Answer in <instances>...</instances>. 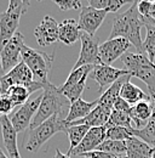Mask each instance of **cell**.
I'll use <instances>...</instances> for the list:
<instances>
[{"mask_svg":"<svg viewBox=\"0 0 155 158\" xmlns=\"http://www.w3.org/2000/svg\"><path fill=\"white\" fill-rule=\"evenodd\" d=\"M107 12L103 10H96L91 6H85L81 9L78 24L79 28L84 31V33H87L89 35H92L97 32V29L101 27L103 21L105 19Z\"/></svg>","mask_w":155,"mask_h":158,"instance_id":"4fadbf2b","label":"cell"},{"mask_svg":"<svg viewBox=\"0 0 155 158\" xmlns=\"http://www.w3.org/2000/svg\"><path fill=\"white\" fill-rule=\"evenodd\" d=\"M132 106L130 103H127L125 100H122L120 96L116 99V101L113 105V110L114 111H119V112H125V113H130L131 112Z\"/></svg>","mask_w":155,"mask_h":158,"instance_id":"e575fe53","label":"cell"},{"mask_svg":"<svg viewBox=\"0 0 155 158\" xmlns=\"http://www.w3.org/2000/svg\"><path fill=\"white\" fill-rule=\"evenodd\" d=\"M21 57L22 61L27 64V67L32 71L35 81L41 84L49 83V73L52 67L54 55H49L46 52L38 51L33 48L23 45Z\"/></svg>","mask_w":155,"mask_h":158,"instance_id":"8992f818","label":"cell"},{"mask_svg":"<svg viewBox=\"0 0 155 158\" xmlns=\"http://www.w3.org/2000/svg\"><path fill=\"white\" fill-rule=\"evenodd\" d=\"M54 158H70V157H69L67 153H62L58 148H56V153H55Z\"/></svg>","mask_w":155,"mask_h":158,"instance_id":"ab89813d","label":"cell"},{"mask_svg":"<svg viewBox=\"0 0 155 158\" xmlns=\"http://www.w3.org/2000/svg\"><path fill=\"white\" fill-rule=\"evenodd\" d=\"M147 29V35L145 39H143V54L147 55V57L149 59L150 62L154 63L155 60V26L153 24H145L144 26Z\"/></svg>","mask_w":155,"mask_h":158,"instance_id":"83f0119b","label":"cell"},{"mask_svg":"<svg viewBox=\"0 0 155 158\" xmlns=\"http://www.w3.org/2000/svg\"><path fill=\"white\" fill-rule=\"evenodd\" d=\"M95 151H102V152H108L115 156H122V155H126V142L105 139Z\"/></svg>","mask_w":155,"mask_h":158,"instance_id":"f546056e","label":"cell"},{"mask_svg":"<svg viewBox=\"0 0 155 158\" xmlns=\"http://www.w3.org/2000/svg\"><path fill=\"white\" fill-rule=\"evenodd\" d=\"M80 41H81V50L78 59L77 63L74 64L73 69H77L82 66H97L101 64L99 60V44L98 39L92 35H89L87 33L80 34Z\"/></svg>","mask_w":155,"mask_h":158,"instance_id":"30bf717a","label":"cell"},{"mask_svg":"<svg viewBox=\"0 0 155 158\" xmlns=\"http://www.w3.org/2000/svg\"><path fill=\"white\" fill-rule=\"evenodd\" d=\"M14 107V103L6 94H0V117H9Z\"/></svg>","mask_w":155,"mask_h":158,"instance_id":"1f68e13d","label":"cell"},{"mask_svg":"<svg viewBox=\"0 0 155 158\" xmlns=\"http://www.w3.org/2000/svg\"><path fill=\"white\" fill-rule=\"evenodd\" d=\"M29 6L30 2L27 0H10L7 10L0 14V50L16 34L19 19Z\"/></svg>","mask_w":155,"mask_h":158,"instance_id":"277c9868","label":"cell"},{"mask_svg":"<svg viewBox=\"0 0 155 158\" xmlns=\"http://www.w3.org/2000/svg\"><path fill=\"white\" fill-rule=\"evenodd\" d=\"M112 108L98 105L85 117V118L80 119V120H75L73 123L67 124V127H72V125H87L90 128H95V127H104L110 117L112 113Z\"/></svg>","mask_w":155,"mask_h":158,"instance_id":"ac0fdd59","label":"cell"},{"mask_svg":"<svg viewBox=\"0 0 155 158\" xmlns=\"http://www.w3.org/2000/svg\"><path fill=\"white\" fill-rule=\"evenodd\" d=\"M126 2H129V0H110L109 1V6L105 10V12H116L117 10H120Z\"/></svg>","mask_w":155,"mask_h":158,"instance_id":"d590c367","label":"cell"},{"mask_svg":"<svg viewBox=\"0 0 155 158\" xmlns=\"http://www.w3.org/2000/svg\"><path fill=\"white\" fill-rule=\"evenodd\" d=\"M148 24H149V23H148ZM152 24H153V26H155V22H153V23H152Z\"/></svg>","mask_w":155,"mask_h":158,"instance_id":"ee69618b","label":"cell"},{"mask_svg":"<svg viewBox=\"0 0 155 158\" xmlns=\"http://www.w3.org/2000/svg\"><path fill=\"white\" fill-rule=\"evenodd\" d=\"M35 39L40 46H49L58 40V23L54 17L46 15L34 29Z\"/></svg>","mask_w":155,"mask_h":158,"instance_id":"2e32d148","label":"cell"},{"mask_svg":"<svg viewBox=\"0 0 155 158\" xmlns=\"http://www.w3.org/2000/svg\"><path fill=\"white\" fill-rule=\"evenodd\" d=\"M130 41L124 38L108 39L99 45V60L101 64L110 66L116 59H120L130 49Z\"/></svg>","mask_w":155,"mask_h":158,"instance_id":"7c38bea8","label":"cell"},{"mask_svg":"<svg viewBox=\"0 0 155 158\" xmlns=\"http://www.w3.org/2000/svg\"><path fill=\"white\" fill-rule=\"evenodd\" d=\"M107 128L104 127H95V128H90V130L87 131V134L85 135V138L82 139V141L79 143V146L75 147L70 156H81L89 152L95 151L97 147L107 139Z\"/></svg>","mask_w":155,"mask_h":158,"instance_id":"9a60e30c","label":"cell"},{"mask_svg":"<svg viewBox=\"0 0 155 158\" xmlns=\"http://www.w3.org/2000/svg\"><path fill=\"white\" fill-rule=\"evenodd\" d=\"M85 158H87V157H85Z\"/></svg>","mask_w":155,"mask_h":158,"instance_id":"bcb514c9","label":"cell"},{"mask_svg":"<svg viewBox=\"0 0 155 158\" xmlns=\"http://www.w3.org/2000/svg\"><path fill=\"white\" fill-rule=\"evenodd\" d=\"M69 107H70V102L63 95L61 89L49 81L44 86V93L41 95L39 110L30 123L29 129L37 128L38 125L55 114H58L61 118L66 120V117L69 112Z\"/></svg>","mask_w":155,"mask_h":158,"instance_id":"7a4b0ae2","label":"cell"},{"mask_svg":"<svg viewBox=\"0 0 155 158\" xmlns=\"http://www.w3.org/2000/svg\"><path fill=\"white\" fill-rule=\"evenodd\" d=\"M0 127H1V135L2 141L7 151L9 158H21L17 146V133L11 124L9 117H0Z\"/></svg>","mask_w":155,"mask_h":158,"instance_id":"e0dca14e","label":"cell"},{"mask_svg":"<svg viewBox=\"0 0 155 158\" xmlns=\"http://www.w3.org/2000/svg\"><path fill=\"white\" fill-rule=\"evenodd\" d=\"M137 2L138 1H132V5L127 11L122 14H116L114 16L109 39L124 38L135 46L138 54H143V39L141 35V29L144 27V22L142 16L138 14Z\"/></svg>","mask_w":155,"mask_h":158,"instance_id":"6da1fadb","label":"cell"},{"mask_svg":"<svg viewBox=\"0 0 155 158\" xmlns=\"http://www.w3.org/2000/svg\"><path fill=\"white\" fill-rule=\"evenodd\" d=\"M81 156L87 158H116L115 155H112L108 152H102V151H92V152H89V153H85Z\"/></svg>","mask_w":155,"mask_h":158,"instance_id":"74e56055","label":"cell"},{"mask_svg":"<svg viewBox=\"0 0 155 158\" xmlns=\"http://www.w3.org/2000/svg\"><path fill=\"white\" fill-rule=\"evenodd\" d=\"M55 4L57 5L62 11L82 9V4L79 0H55Z\"/></svg>","mask_w":155,"mask_h":158,"instance_id":"d6a6232c","label":"cell"},{"mask_svg":"<svg viewBox=\"0 0 155 158\" xmlns=\"http://www.w3.org/2000/svg\"><path fill=\"white\" fill-rule=\"evenodd\" d=\"M132 129V128H131ZM131 129L121 128V127H110L107 128V139L114 141H126L127 139L132 138Z\"/></svg>","mask_w":155,"mask_h":158,"instance_id":"4dcf8cb0","label":"cell"},{"mask_svg":"<svg viewBox=\"0 0 155 158\" xmlns=\"http://www.w3.org/2000/svg\"><path fill=\"white\" fill-rule=\"evenodd\" d=\"M121 62L131 77L141 79L148 86L149 94H155V63L150 62L145 54L125 52L121 57Z\"/></svg>","mask_w":155,"mask_h":158,"instance_id":"3957f363","label":"cell"},{"mask_svg":"<svg viewBox=\"0 0 155 158\" xmlns=\"http://www.w3.org/2000/svg\"><path fill=\"white\" fill-rule=\"evenodd\" d=\"M80 28L75 20L68 19L58 24V40L66 45H72L80 39Z\"/></svg>","mask_w":155,"mask_h":158,"instance_id":"44dd1931","label":"cell"},{"mask_svg":"<svg viewBox=\"0 0 155 158\" xmlns=\"http://www.w3.org/2000/svg\"><path fill=\"white\" fill-rule=\"evenodd\" d=\"M116 158H127L126 155H122V156H116Z\"/></svg>","mask_w":155,"mask_h":158,"instance_id":"7bdbcfd3","label":"cell"},{"mask_svg":"<svg viewBox=\"0 0 155 158\" xmlns=\"http://www.w3.org/2000/svg\"><path fill=\"white\" fill-rule=\"evenodd\" d=\"M89 130H90V127H87V125H72V127H67L64 133L68 135L69 142H70L69 150L67 152V155L69 157H70L72 151L79 146V143L82 141V139L85 138V135L87 134Z\"/></svg>","mask_w":155,"mask_h":158,"instance_id":"484cf974","label":"cell"},{"mask_svg":"<svg viewBox=\"0 0 155 158\" xmlns=\"http://www.w3.org/2000/svg\"><path fill=\"white\" fill-rule=\"evenodd\" d=\"M91 73H92V79L98 84L99 93H102L107 86H110L112 84H114L119 78L129 74L126 69H120V68L105 66V64L95 66Z\"/></svg>","mask_w":155,"mask_h":158,"instance_id":"5bb4252c","label":"cell"},{"mask_svg":"<svg viewBox=\"0 0 155 158\" xmlns=\"http://www.w3.org/2000/svg\"><path fill=\"white\" fill-rule=\"evenodd\" d=\"M5 94L9 96V99L11 100V102L14 103L15 107L23 106L26 102L29 101V96H30V93L23 85H14Z\"/></svg>","mask_w":155,"mask_h":158,"instance_id":"4316f807","label":"cell"},{"mask_svg":"<svg viewBox=\"0 0 155 158\" xmlns=\"http://www.w3.org/2000/svg\"><path fill=\"white\" fill-rule=\"evenodd\" d=\"M152 158H155V155H154V156H153V157H152Z\"/></svg>","mask_w":155,"mask_h":158,"instance_id":"f6af8a7d","label":"cell"},{"mask_svg":"<svg viewBox=\"0 0 155 158\" xmlns=\"http://www.w3.org/2000/svg\"><path fill=\"white\" fill-rule=\"evenodd\" d=\"M0 158H9L5 153H4V151H2L1 148H0Z\"/></svg>","mask_w":155,"mask_h":158,"instance_id":"b9f144b4","label":"cell"},{"mask_svg":"<svg viewBox=\"0 0 155 158\" xmlns=\"http://www.w3.org/2000/svg\"><path fill=\"white\" fill-rule=\"evenodd\" d=\"M109 1L110 0H90L89 1V6L96 9V10H103L105 11L109 6Z\"/></svg>","mask_w":155,"mask_h":158,"instance_id":"8d00e7d4","label":"cell"},{"mask_svg":"<svg viewBox=\"0 0 155 158\" xmlns=\"http://www.w3.org/2000/svg\"><path fill=\"white\" fill-rule=\"evenodd\" d=\"M150 5H152V1H148V0H142V1H138V2H137L138 14L142 16L143 20L148 19L149 10H150Z\"/></svg>","mask_w":155,"mask_h":158,"instance_id":"836d02e7","label":"cell"},{"mask_svg":"<svg viewBox=\"0 0 155 158\" xmlns=\"http://www.w3.org/2000/svg\"><path fill=\"white\" fill-rule=\"evenodd\" d=\"M67 124L64 119H62L58 114L52 116L51 118L45 120L34 129H29V133L27 135V142H26V151L28 152H35L39 148L47 142L55 134L66 131Z\"/></svg>","mask_w":155,"mask_h":158,"instance_id":"5b68a950","label":"cell"},{"mask_svg":"<svg viewBox=\"0 0 155 158\" xmlns=\"http://www.w3.org/2000/svg\"><path fill=\"white\" fill-rule=\"evenodd\" d=\"M110 127H121V128H126V129L133 128V123L130 117V113L119 112V111L113 110L108 123L105 124V128H110Z\"/></svg>","mask_w":155,"mask_h":158,"instance_id":"f1b7e54d","label":"cell"},{"mask_svg":"<svg viewBox=\"0 0 155 158\" xmlns=\"http://www.w3.org/2000/svg\"><path fill=\"white\" fill-rule=\"evenodd\" d=\"M5 76V72H4V68H2V64H1V59H0V79Z\"/></svg>","mask_w":155,"mask_h":158,"instance_id":"60d3db41","label":"cell"},{"mask_svg":"<svg viewBox=\"0 0 155 158\" xmlns=\"http://www.w3.org/2000/svg\"><path fill=\"white\" fill-rule=\"evenodd\" d=\"M120 98L125 100L131 106H133L138 102H142V101H150L149 94H145L141 88L132 84L131 81H127L122 85L120 90Z\"/></svg>","mask_w":155,"mask_h":158,"instance_id":"d4e9b609","label":"cell"},{"mask_svg":"<svg viewBox=\"0 0 155 158\" xmlns=\"http://www.w3.org/2000/svg\"><path fill=\"white\" fill-rule=\"evenodd\" d=\"M40 102H41V95L37 99L29 100L28 102H26L11 116L10 120L16 133H22L30 127L32 120L38 112Z\"/></svg>","mask_w":155,"mask_h":158,"instance_id":"8fae6325","label":"cell"},{"mask_svg":"<svg viewBox=\"0 0 155 158\" xmlns=\"http://www.w3.org/2000/svg\"><path fill=\"white\" fill-rule=\"evenodd\" d=\"M95 66H82L77 69H72L64 84L59 88L63 95L69 100V102H74L81 99V94L86 88V80L89 74L93 71Z\"/></svg>","mask_w":155,"mask_h":158,"instance_id":"ba28073f","label":"cell"},{"mask_svg":"<svg viewBox=\"0 0 155 158\" xmlns=\"http://www.w3.org/2000/svg\"><path fill=\"white\" fill-rule=\"evenodd\" d=\"M144 22V26L147 23L152 24L153 22H155V1H152V5H150V10H149V15H148V19L143 20Z\"/></svg>","mask_w":155,"mask_h":158,"instance_id":"f35d334b","label":"cell"},{"mask_svg":"<svg viewBox=\"0 0 155 158\" xmlns=\"http://www.w3.org/2000/svg\"><path fill=\"white\" fill-rule=\"evenodd\" d=\"M24 44V37L21 32H16V34L10 39V41L0 50V59L5 74L15 68L22 61L21 51Z\"/></svg>","mask_w":155,"mask_h":158,"instance_id":"9c48e42d","label":"cell"},{"mask_svg":"<svg viewBox=\"0 0 155 158\" xmlns=\"http://www.w3.org/2000/svg\"><path fill=\"white\" fill-rule=\"evenodd\" d=\"M14 85L26 86L30 93V95L40 89L44 90V86H45V84H41L34 80L32 71L27 67V64L23 61H21L15 68H12L10 72H7L0 79V94H5Z\"/></svg>","mask_w":155,"mask_h":158,"instance_id":"52a82bcc","label":"cell"},{"mask_svg":"<svg viewBox=\"0 0 155 158\" xmlns=\"http://www.w3.org/2000/svg\"><path fill=\"white\" fill-rule=\"evenodd\" d=\"M150 96V103L153 107V114L149 122L142 128V129H136L135 127L131 129L132 136L141 139L145 143H148L152 148L155 151V94H149Z\"/></svg>","mask_w":155,"mask_h":158,"instance_id":"d6986e66","label":"cell"},{"mask_svg":"<svg viewBox=\"0 0 155 158\" xmlns=\"http://www.w3.org/2000/svg\"><path fill=\"white\" fill-rule=\"evenodd\" d=\"M153 114V107L150 101H142L132 106L130 117L132 119V123L136 125V129H142L152 118Z\"/></svg>","mask_w":155,"mask_h":158,"instance_id":"603a6c76","label":"cell"},{"mask_svg":"<svg viewBox=\"0 0 155 158\" xmlns=\"http://www.w3.org/2000/svg\"><path fill=\"white\" fill-rule=\"evenodd\" d=\"M131 74H126L121 78H119L116 80L114 84H112L109 88L105 89V91L97 99V103L98 105H102V106H105V107H109L113 110V105L116 101V99L120 96V90L122 88V85L127 81L131 80Z\"/></svg>","mask_w":155,"mask_h":158,"instance_id":"7402d4cb","label":"cell"},{"mask_svg":"<svg viewBox=\"0 0 155 158\" xmlns=\"http://www.w3.org/2000/svg\"><path fill=\"white\" fill-rule=\"evenodd\" d=\"M125 142L127 158H152L155 155L154 148L136 136L127 139Z\"/></svg>","mask_w":155,"mask_h":158,"instance_id":"ffe728a7","label":"cell"},{"mask_svg":"<svg viewBox=\"0 0 155 158\" xmlns=\"http://www.w3.org/2000/svg\"><path fill=\"white\" fill-rule=\"evenodd\" d=\"M97 106V100L92 101V102H87L85 100L79 99L74 102L70 103L69 107V112L66 117V124L73 123L75 120H80V119L85 118L95 107Z\"/></svg>","mask_w":155,"mask_h":158,"instance_id":"cb8c5ba5","label":"cell"}]
</instances>
